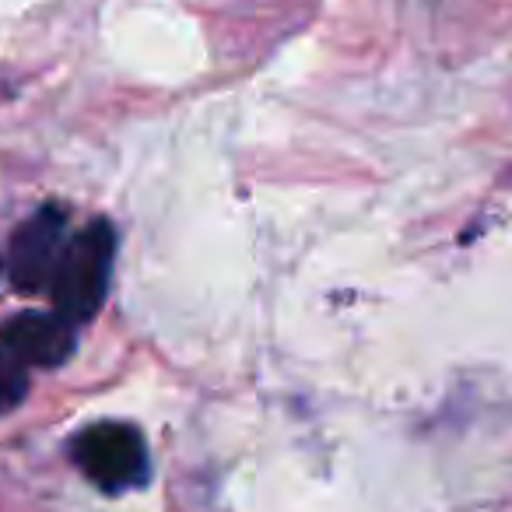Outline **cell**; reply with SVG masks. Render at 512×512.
Wrapping results in <instances>:
<instances>
[{
	"label": "cell",
	"mask_w": 512,
	"mask_h": 512,
	"mask_svg": "<svg viewBox=\"0 0 512 512\" xmlns=\"http://www.w3.org/2000/svg\"><path fill=\"white\" fill-rule=\"evenodd\" d=\"M67 239H71L67 235V211L60 204L39 207L32 218H25L15 228L8 246V278L15 292L36 295L50 288Z\"/></svg>",
	"instance_id": "3957f363"
},
{
	"label": "cell",
	"mask_w": 512,
	"mask_h": 512,
	"mask_svg": "<svg viewBox=\"0 0 512 512\" xmlns=\"http://www.w3.org/2000/svg\"><path fill=\"white\" fill-rule=\"evenodd\" d=\"M116 260V228L106 218L88 221L81 232L67 239L60 253L57 274L50 281L53 309L67 323H85L102 309L113 281Z\"/></svg>",
	"instance_id": "6da1fadb"
},
{
	"label": "cell",
	"mask_w": 512,
	"mask_h": 512,
	"mask_svg": "<svg viewBox=\"0 0 512 512\" xmlns=\"http://www.w3.org/2000/svg\"><path fill=\"white\" fill-rule=\"evenodd\" d=\"M78 470L102 491H130L148 481V442L127 421H95L71 442Z\"/></svg>",
	"instance_id": "7a4b0ae2"
},
{
	"label": "cell",
	"mask_w": 512,
	"mask_h": 512,
	"mask_svg": "<svg viewBox=\"0 0 512 512\" xmlns=\"http://www.w3.org/2000/svg\"><path fill=\"white\" fill-rule=\"evenodd\" d=\"M0 351L32 369H57L74 351V323L60 313H18L0 327Z\"/></svg>",
	"instance_id": "277c9868"
},
{
	"label": "cell",
	"mask_w": 512,
	"mask_h": 512,
	"mask_svg": "<svg viewBox=\"0 0 512 512\" xmlns=\"http://www.w3.org/2000/svg\"><path fill=\"white\" fill-rule=\"evenodd\" d=\"M29 390V379H25V365L18 358H11L8 351H0V411L4 407H15L18 400Z\"/></svg>",
	"instance_id": "5b68a950"
}]
</instances>
